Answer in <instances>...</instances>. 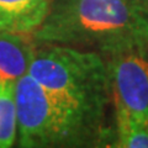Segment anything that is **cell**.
I'll list each match as a JSON object with an SVG mask.
<instances>
[{
	"mask_svg": "<svg viewBox=\"0 0 148 148\" xmlns=\"http://www.w3.org/2000/svg\"><path fill=\"white\" fill-rule=\"evenodd\" d=\"M32 35L37 45H62L106 57L148 48V0H53Z\"/></svg>",
	"mask_w": 148,
	"mask_h": 148,
	"instance_id": "6da1fadb",
	"label": "cell"
},
{
	"mask_svg": "<svg viewBox=\"0 0 148 148\" xmlns=\"http://www.w3.org/2000/svg\"><path fill=\"white\" fill-rule=\"evenodd\" d=\"M17 135L21 147H75L100 143L99 114L46 89L29 73L16 82Z\"/></svg>",
	"mask_w": 148,
	"mask_h": 148,
	"instance_id": "7a4b0ae2",
	"label": "cell"
},
{
	"mask_svg": "<svg viewBox=\"0 0 148 148\" xmlns=\"http://www.w3.org/2000/svg\"><path fill=\"white\" fill-rule=\"evenodd\" d=\"M29 74L46 89L104 116L111 94L108 63L100 53L62 45H41Z\"/></svg>",
	"mask_w": 148,
	"mask_h": 148,
	"instance_id": "3957f363",
	"label": "cell"
},
{
	"mask_svg": "<svg viewBox=\"0 0 148 148\" xmlns=\"http://www.w3.org/2000/svg\"><path fill=\"white\" fill-rule=\"evenodd\" d=\"M110 94L116 116L148 125V48L108 57Z\"/></svg>",
	"mask_w": 148,
	"mask_h": 148,
	"instance_id": "277c9868",
	"label": "cell"
},
{
	"mask_svg": "<svg viewBox=\"0 0 148 148\" xmlns=\"http://www.w3.org/2000/svg\"><path fill=\"white\" fill-rule=\"evenodd\" d=\"M37 46L32 34L0 31V78L17 82L26 75Z\"/></svg>",
	"mask_w": 148,
	"mask_h": 148,
	"instance_id": "5b68a950",
	"label": "cell"
},
{
	"mask_svg": "<svg viewBox=\"0 0 148 148\" xmlns=\"http://www.w3.org/2000/svg\"><path fill=\"white\" fill-rule=\"evenodd\" d=\"M53 0H0V31L34 34Z\"/></svg>",
	"mask_w": 148,
	"mask_h": 148,
	"instance_id": "8992f818",
	"label": "cell"
},
{
	"mask_svg": "<svg viewBox=\"0 0 148 148\" xmlns=\"http://www.w3.org/2000/svg\"><path fill=\"white\" fill-rule=\"evenodd\" d=\"M16 82L0 78V148L11 147L17 135Z\"/></svg>",
	"mask_w": 148,
	"mask_h": 148,
	"instance_id": "52a82bcc",
	"label": "cell"
},
{
	"mask_svg": "<svg viewBox=\"0 0 148 148\" xmlns=\"http://www.w3.org/2000/svg\"><path fill=\"white\" fill-rule=\"evenodd\" d=\"M116 147L148 148V125L116 116Z\"/></svg>",
	"mask_w": 148,
	"mask_h": 148,
	"instance_id": "ba28073f",
	"label": "cell"
}]
</instances>
